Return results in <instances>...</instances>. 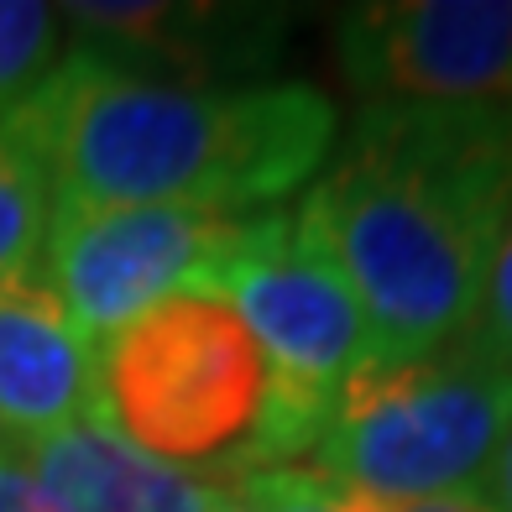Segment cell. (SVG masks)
I'll return each mask as SVG.
<instances>
[{"label": "cell", "mask_w": 512, "mask_h": 512, "mask_svg": "<svg viewBox=\"0 0 512 512\" xmlns=\"http://www.w3.org/2000/svg\"><path fill=\"white\" fill-rule=\"evenodd\" d=\"M0 136L58 204H199L256 215L309 189L340 142V110L304 79L189 89L68 48L0 110Z\"/></svg>", "instance_id": "obj_1"}, {"label": "cell", "mask_w": 512, "mask_h": 512, "mask_svg": "<svg viewBox=\"0 0 512 512\" xmlns=\"http://www.w3.org/2000/svg\"><path fill=\"white\" fill-rule=\"evenodd\" d=\"M298 209L351 277L382 361L465 340L512 209V110L361 105Z\"/></svg>", "instance_id": "obj_2"}, {"label": "cell", "mask_w": 512, "mask_h": 512, "mask_svg": "<svg viewBox=\"0 0 512 512\" xmlns=\"http://www.w3.org/2000/svg\"><path fill=\"white\" fill-rule=\"evenodd\" d=\"M512 424V366L476 340L361 366L335 392L309 471L382 502L481 497Z\"/></svg>", "instance_id": "obj_3"}, {"label": "cell", "mask_w": 512, "mask_h": 512, "mask_svg": "<svg viewBox=\"0 0 512 512\" xmlns=\"http://www.w3.org/2000/svg\"><path fill=\"white\" fill-rule=\"evenodd\" d=\"M100 424L189 476L251 471L272 403L262 345L225 298H173L95 345Z\"/></svg>", "instance_id": "obj_4"}, {"label": "cell", "mask_w": 512, "mask_h": 512, "mask_svg": "<svg viewBox=\"0 0 512 512\" xmlns=\"http://www.w3.org/2000/svg\"><path fill=\"white\" fill-rule=\"evenodd\" d=\"M220 298L262 345L272 371V403L256 439L251 471L309 460L335 392L361 366L382 361L371 319L298 204L246 215V230L225 262ZM246 471V476H251Z\"/></svg>", "instance_id": "obj_5"}, {"label": "cell", "mask_w": 512, "mask_h": 512, "mask_svg": "<svg viewBox=\"0 0 512 512\" xmlns=\"http://www.w3.org/2000/svg\"><path fill=\"white\" fill-rule=\"evenodd\" d=\"M246 215L199 204H53L48 283L84 340H105L173 298H220Z\"/></svg>", "instance_id": "obj_6"}, {"label": "cell", "mask_w": 512, "mask_h": 512, "mask_svg": "<svg viewBox=\"0 0 512 512\" xmlns=\"http://www.w3.org/2000/svg\"><path fill=\"white\" fill-rule=\"evenodd\" d=\"M340 74L366 105L512 110V0H371L335 21Z\"/></svg>", "instance_id": "obj_7"}, {"label": "cell", "mask_w": 512, "mask_h": 512, "mask_svg": "<svg viewBox=\"0 0 512 512\" xmlns=\"http://www.w3.org/2000/svg\"><path fill=\"white\" fill-rule=\"evenodd\" d=\"M68 48L105 58L126 74L189 84V89H230L256 84L277 63L293 27L288 6H209V0H74L58 6Z\"/></svg>", "instance_id": "obj_8"}, {"label": "cell", "mask_w": 512, "mask_h": 512, "mask_svg": "<svg viewBox=\"0 0 512 512\" xmlns=\"http://www.w3.org/2000/svg\"><path fill=\"white\" fill-rule=\"evenodd\" d=\"M100 418L95 340L68 319L48 272L0 283V434L32 445L58 429Z\"/></svg>", "instance_id": "obj_9"}, {"label": "cell", "mask_w": 512, "mask_h": 512, "mask_svg": "<svg viewBox=\"0 0 512 512\" xmlns=\"http://www.w3.org/2000/svg\"><path fill=\"white\" fill-rule=\"evenodd\" d=\"M16 460L63 512H215L230 497L225 481L173 471L100 418L32 439Z\"/></svg>", "instance_id": "obj_10"}, {"label": "cell", "mask_w": 512, "mask_h": 512, "mask_svg": "<svg viewBox=\"0 0 512 512\" xmlns=\"http://www.w3.org/2000/svg\"><path fill=\"white\" fill-rule=\"evenodd\" d=\"M251 512H492L481 497H445V502H382L356 486H340L309 465H277L225 481Z\"/></svg>", "instance_id": "obj_11"}, {"label": "cell", "mask_w": 512, "mask_h": 512, "mask_svg": "<svg viewBox=\"0 0 512 512\" xmlns=\"http://www.w3.org/2000/svg\"><path fill=\"white\" fill-rule=\"evenodd\" d=\"M53 225V189L37 162L0 136V283L16 272H37Z\"/></svg>", "instance_id": "obj_12"}, {"label": "cell", "mask_w": 512, "mask_h": 512, "mask_svg": "<svg viewBox=\"0 0 512 512\" xmlns=\"http://www.w3.org/2000/svg\"><path fill=\"white\" fill-rule=\"evenodd\" d=\"M63 16L42 0H0V110H11L53 68Z\"/></svg>", "instance_id": "obj_13"}, {"label": "cell", "mask_w": 512, "mask_h": 512, "mask_svg": "<svg viewBox=\"0 0 512 512\" xmlns=\"http://www.w3.org/2000/svg\"><path fill=\"white\" fill-rule=\"evenodd\" d=\"M465 340H476L486 356L512 366V209L502 220V236H497L492 267H486V283H481V304H476Z\"/></svg>", "instance_id": "obj_14"}, {"label": "cell", "mask_w": 512, "mask_h": 512, "mask_svg": "<svg viewBox=\"0 0 512 512\" xmlns=\"http://www.w3.org/2000/svg\"><path fill=\"white\" fill-rule=\"evenodd\" d=\"M0 512H63L42 486L32 481V471L16 455L0 460Z\"/></svg>", "instance_id": "obj_15"}, {"label": "cell", "mask_w": 512, "mask_h": 512, "mask_svg": "<svg viewBox=\"0 0 512 512\" xmlns=\"http://www.w3.org/2000/svg\"><path fill=\"white\" fill-rule=\"evenodd\" d=\"M481 502L492 512H512V424H507L502 445H497L492 471H486V481H481Z\"/></svg>", "instance_id": "obj_16"}, {"label": "cell", "mask_w": 512, "mask_h": 512, "mask_svg": "<svg viewBox=\"0 0 512 512\" xmlns=\"http://www.w3.org/2000/svg\"><path fill=\"white\" fill-rule=\"evenodd\" d=\"M215 512H251V507H246V502H241V497H236V492H230V497H225V502H220V507H215Z\"/></svg>", "instance_id": "obj_17"}, {"label": "cell", "mask_w": 512, "mask_h": 512, "mask_svg": "<svg viewBox=\"0 0 512 512\" xmlns=\"http://www.w3.org/2000/svg\"><path fill=\"white\" fill-rule=\"evenodd\" d=\"M6 455H11V439H6V434H0V460H6Z\"/></svg>", "instance_id": "obj_18"}]
</instances>
